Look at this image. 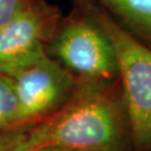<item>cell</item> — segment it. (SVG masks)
<instances>
[{
    "mask_svg": "<svg viewBox=\"0 0 151 151\" xmlns=\"http://www.w3.org/2000/svg\"><path fill=\"white\" fill-rule=\"evenodd\" d=\"M0 151H35L28 130H9L0 133Z\"/></svg>",
    "mask_w": 151,
    "mask_h": 151,
    "instance_id": "8",
    "label": "cell"
},
{
    "mask_svg": "<svg viewBox=\"0 0 151 151\" xmlns=\"http://www.w3.org/2000/svg\"><path fill=\"white\" fill-rule=\"evenodd\" d=\"M45 34L43 18L27 7L0 26V73L10 76L46 56Z\"/></svg>",
    "mask_w": 151,
    "mask_h": 151,
    "instance_id": "5",
    "label": "cell"
},
{
    "mask_svg": "<svg viewBox=\"0 0 151 151\" xmlns=\"http://www.w3.org/2000/svg\"><path fill=\"white\" fill-rule=\"evenodd\" d=\"M102 29L114 47L122 80L130 128L138 149L151 148V49L113 22L102 18Z\"/></svg>",
    "mask_w": 151,
    "mask_h": 151,
    "instance_id": "2",
    "label": "cell"
},
{
    "mask_svg": "<svg viewBox=\"0 0 151 151\" xmlns=\"http://www.w3.org/2000/svg\"><path fill=\"white\" fill-rule=\"evenodd\" d=\"M17 100L19 123L52 114L73 93L68 72L47 56L10 75Z\"/></svg>",
    "mask_w": 151,
    "mask_h": 151,
    "instance_id": "3",
    "label": "cell"
},
{
    "mask_svg": "<svg viewBox=\"0 0 151 151\" xmlns=\"http://www.w3.org/2000/svg\"><path fill=\"white\" fill-rule=\"evenodd\" d=\"M28 133L35 149L116 151L123 138V121L112 95L92 84L73 92L63 106Z\"/></svg>",
    "mask_w": 151,
    "mask_h": 151,
    "instance_id": "1",
    "label": "cell"
},
{
    "mask_svg": "<svg viewBox=\"0 0 151 151\" xmlns=\"http://www.w3.org/2000/svg\"><path fill=\"white\" fill-rule=\"evenodd\" d=\"M26 8L22 0H0V26L9 22L16 14Z\"/></svg>",
    "mask_w": 151,
    "mask_h": 151,
    "instance_id": "9",
    "label": "cell"
},
{
    "mask_svg": "<svg viewBox=\"0 0 151 151\" xmlns=\"http://www.w3.org/2000/svg\"><path fill=\"white\" fill-rule=\"evenodd\" d=\"M19 123L18 100L10 76L0 73V131Z\"/></svg>",
    "mask_w": 151,
    "mask_h": 151,
    "instance_id": "7",
    "label": "cell"
},
{
    "mask_svg": "<svg viewBox=\"0 0 151 151\" xmlns=\"http://www.w3.org/2000/svg\"><path fill=\"white\" fill-rule=\"evenodd\" d=\"M55 52L68 68L92 80H105L119 74L112 42L102 28L75 22L62 30Z\"/></svg>",
    "mask_w": 151,
    "mask_h": 151,
    "instance_id": "4",
    "label": "cell"
},
{
    "mask_svg": "<svg viewBox=\"0 0 151 151\" xmlns=\"http://www.w3.org/2000/svg\"><path fill=\"white\" fill-rule=\"evenodd\" d=\"M35 151H77V150L65 149V148H54V147H49V148H40V149H35Z\"/></svg>",
    "mask_w": 151,
    "mask_h": 151,
    "instance_id": "10",
    "label": "cell"
},
{
    "mask_svg": "<svg viewBox=\"0 0 151 151\" xmlns=\"http://www.w3.org/2000/svg\"><path fill=\"white\" fill-rule=\"evenodd\" d=\"M115 12L151 34V0H104Z\"/></svg>",
    "mask_w": 151,
    "mask_h": 151,
    "instance_id": "6",
    "label": "cell"
}]
</instances>
